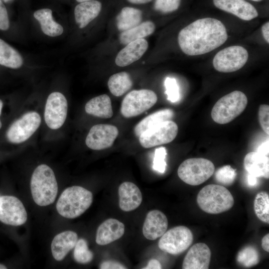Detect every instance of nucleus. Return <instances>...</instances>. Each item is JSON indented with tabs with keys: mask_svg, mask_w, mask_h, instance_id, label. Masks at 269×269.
Segmentation results:
<instances>
[{
	"mask_svg": "<svg viewBox=\"0 0 269 269\" xmlns=\"http://www.w3.org/2000/svg\"><path fill=\"white\" fill-rule=\"evenodd\" d=\"M180 2L181 0H155L153 8L164 13L172 12L179 8Z\"/></svg>",
	"mask_w": 269,
	"mask_h": 269,
	"instance_id": "c9c22d12",
	"label": "nucleus"
},
{
	"mask_svg": "<svg viewBox=\"0 0 269 269\" xmlns=\"http://www.w3.org/2000/svg\"><path fill=\"white\" fill-rule=\"evenodd\" d=\"M173 111L170 109L157 111L144 118L134 128V133L138 137L146 130L165 121L170 120L174 116Z\"/></svg>",
	"mask_w": 269,
	"mask_h": 269,
	"instance_id": "bb28decb",
	"label": "nucleus"
},
{
	"mask_svg": "<svg viewBox=\"0 0 269 269\" xmlns=\"http://www.w3.org/2000/svg\"><path fill=\"white\" fill-rule=\"evenodd\" d=\"M257 177L256 176L251 175L250 174H248L247 179H248V184L250 186H255L257 182Z\"/></svg>",
	"mask_w": 269,
	"mask_h": 269,
	"instance_id": "49530a36",
	"label": "nucleus"
},
{
	"mask_svg": "<svg viewBox=\"0 0 269 269\" xmlns=\"http://www.w3.org/2000/svg\"><path fill=\"white\" fill-rule=\"evenodd\" d=\"M249 54L243 46H230L219 51L213 59V65L217 71L230 73L241 69L247 63Z\"/></svg>",
	"mask_w": 269,
	"mask_h": 269,
	"instance_id": "1a4fd4ad",
	"label": "nucleus"
},
{
	"mask_svg": "<svg viewBox=\"0 0 269 269\" xmlns=\"http://www.w3.org/2000/svg\"><path fill=\"white\" fill-rule=\"evenodd\" d=\"M119 206L125 212L138 208L142 201L141 192L138 187L131 182H124L119 187Z\"/></svg>",
	"mask_w": 269,
	"mask_h": 269,
	"instance_id": "6ab92c4d",
	"label": "nucleus"
},
{
	"mask_svg": "<svg viewBox=\"0 0 269 269\" xmlns=\"http://www.w3.org/2000/svg\"><path fill=\"white\" fill-rule=\"evenodd\" d=\"M78 240L77 233L65 231L56 235L51 245L53 257L57 261L63 260L70 250L73 249Z\"/></svg>",
	"mask_w": 269,
	"mask_h": 269,
	"instance_id": "412c9836",
	"label": "nucleus"
},
{
	"mask_svg": "<svg viewBox=\"0 0 269 269\" xmlns=\"http://www.w3.org/2000/svg\"><path fill=\"white\" fill-rule=\"evenodd\" d=\"M68 103L65 97L58 92L48 96L45 107L44 120L51 129L57 130L64 124L67 114Z\"/></svg>",
	"mask_w": 269,
	"mask_h": 269,
	"instance_id": "f8f14e48",
	"label": "nucleus"
},
{
	"mask_svg": "<svg viewBox=\"0 0 269 269\" xmlns=\"http://www.w3.org/2000/svg\"><path fill=\"white\" fill-rule=\"evenodd\" d=\"M269 140L263 143L258 148L257 152L263 155L269 156Z\"/></svg>",
	"mask_w": 269,
	"mask_h": 269,
	"instance_id": "79ce46f5",
	"label": "nucleus"
},
{
	"mask_svg": "<svg viewBox=\"0 0 269 269\" xmlns=\"http://www.w3.org/2000/svg\"><path fill=\"white\" fill-rule=\"evenodd\" d=\"M10 22L6 8L3 1L0 0V30L6 31L8 29Z\"/></svg>",
	"mask_w": 269,
	"mask_h": 269,
	"instance_id": "58836bf2",
	"label": "nucleus"
},
{
	"mask_svg": "<svg viewBox=\"0 0 269 269\" xmlns=\"http://www.w3.org/2000/svg\"><path fill=\"white\" fill-rule=\"evenodd\" d=\"M153 0H126V1L134 5H142L148 3Z\"/></svg>",
	"mask_w": 269,
	"mask_h": 269,
	"instance_id": "a18cd8bd",
	"label": "nucleus"
},
{
	"mask_svg": "<svg viewBox=\"0 0 269 269\" xmlns=\"http://www.w3.org/2000/svg\"><path fill=\"white\" fill-rule=\"evenodd\" d=\"M255 213L262 222L269 223V195L265 191L258 193L254 202Z\"/></svg>",
	"mask_w": 269,
	"mask_h": 269,
	"instance_id": "7c9ffc66",
	"label": "nucleus"
},
{
	"mask_svg": "<svg viewBox=\"0 0 269 269\" xmlns=\"http://www.w3.org/2000/svg\"><path fill=\"white\" fill-rule=\"evenodd\" d=\"M197 202L205 212L217 214L230 210L234 205V199L231 192L224 186L209 184L199 192Z\"/></svg>",
	"mask_w": 269,
	"mask_h": 269,
	"instance_id": "20e7f679",
	"label": "nucleus"
},
{
	"mask_svg": "<svg viewBox=\"0 0 269 269\" xmlns=\"http://www.w3.org/2000/svg\"><path fill=\"white\" fill-rule=\"evenodd\" d=\"M41 121L40 115L36 112L24 114L9 127L5 134L6 139L13 144L23 142L35 132Z\"/></svg>",
	"mask_w": 269,
	"mask_h": 269,
	"instance_id": "9d476101",
	"label": "nucleus"
},
{
	"mask_svg": "<svg viewBox=\"0 0 269 269\" xmlns=\"http://www.w3.org/2000/svg\"><path fill=\"white\" fill-rule=\"evenodd\" d=\"M253 0V1H257V2H259V1H262V0Z\"/></svg>",
	"mask_w": 269,
	"mask_h": 269,
	"instance_id": "603ef678",
	"label": "nucleus"
},
{
	"mask_svg": "<svg viewBox=\"0 0 269 269\" xmlns=\"http://www.w3.org/2000/svg\"><path fill=\"white\" fill-rule=\"evenodd\" d=\"M215 166L212 161L204 158L185 160L179 165L178 177L187 184L195 186L207 180L214 173Z\"/></svg>",
	"mask_w": 269,
	"mask_h": 269,
	"instance_id": "423d86ee",
	"label": "nucleus"
},
{
	"mask_svg": "<svg viewBox=\"0 0 269 269\" xmlns=\"http://www.w3.org/2000/svg\"><path fill=\"white\" fill-rule=\"evenodd\" d=\"M103 8L98 0L80 2L75 7V20L80 28H83L99 16Z\"/></svg>",
	"mask_w": 269,
	"mask_h": 269,
	"instance_id": "4be33fe9",
	"label": "nucleus"
},
{
	"mask_svg": "<svg viewBox=\"0 0 269 269\" xmlns=\"http://www.w3.org/2000/svg\"><path fill=\"white\" fill-rule=\"evenodd\" d=\"M211 253L208 246L203 243L193 245L188 251L182 263L183 269H208Z\"/></svg>",
	"mask_w": 269,
	"mask_h": 269,
	"instance_id": "dca6fc26",
	"label": "nucleus"
},
{
	"mask_svg": "<svg viewBox=\"0 0 269 269\" xmlns=\"http://www.w3.org/2000/svg\"><path fill=\"white\" fill-rule=\"evenodd\" d=\"M237 261L240 265L245 267L255 266L259 263V253L255 247L246 246L238 252Z\"/></svg>",
	"mask_w": 269,
	"mask_h": 269,
	"instance_id": "2f4dec72",
	"label": "nucleus"
},
{
	"mask_svg": "<svg viewBox=\"0 0 269 269\" xmlns=\"http://www.w3.org/2000/svg\"><path fill=\"white\" fill-rule=\"evenodd\" d=\"M262 32L263 36L266 41V42L269 43V21L265 23L262 26Z\"/></svg>",
	"mask_w": 269,
	"mask_h": 269,
	"instance_id": "37998d69",
	"label": "nucleus"
},
{
	"mask_svg": "<svg viewBox=\"0 0 269 269\" xmlns=\"http://www.w3.org/2000/svg\"><path fill=\"white\" fill-rule=\"evenodd\" d=\"M168 220L166 215L158 210H153L147 214L143 226L142 233L149 240H155L166 231Z\"/></svg>",
	"mask_w": 269,
	"mask_h": 269,
	"instance_id": "f3484780",
	"label": "nucleus"
},
{
	"mask_svg": "<svg viewBox=\"0 0 269 269\" xmlns=\"http://www.w3.org/2000/svg\"><path fill=\"white\" fill-rule=\"evenodd\" d=\"M161 268V265L158 261L151 259L143 269H160Z\"/></svg>",
	"mask_w": 269,
	"mask_h": 269,
	"instance_id": "a19ab883",
	"label": "nucleus"
},
{
	"mask_svg": "<svg viewBox=\"0 0 269 269\" xmlns=\"http://www.w3.org/2000/svg\"><path fill=\"white\" fill-rule=\"evenodd\" d=\"M23 63L22 57L18 51L0 38V65L10 69H18Z\"/></svg>",
	"mask_w": 269,
	"mask_h": 269,
	"instance_id": "c85d7f7f",
	"label": "nucleus"
},
{
	"mask_svg": "<svg viewBox=\"0 0 269 269\" xmlns=\"http://www.w3.org/2000/svg\"><path fill=\"white\" fill-rule=\"evenodd\" d=\"M148 47V42L144 38L129 43L118 53L115 59L116 64L125 67L132 64L142 56Z\"/></svg>",
	"mask_w": 269,
	"mask_h": 269,
	"instance_id": "a211bd4d",
	"label": "nucleus"
},
{
	"mask_svg": "<svg viewBox=\"0 0 269 269\" xmlns=\"http://www.w3.org/2000/svg\"><path fill=\"white\" fill-rule=\"evenodd\" d=\"M213 2L219 9L244 20H251L259 15L255 6L245 0H213Z\"/></svg>",
	"mask_w": 269,
	"mask_h": 269,
	"instance_id": "2eb2a0df",
	"label": "nucleus"
},
{
	"mask_svg": "<svg viewBox=\"0 0 269 269\" xmlns=\"http://www.w3.org/2000/svg\"><path fill=\"white\" fill-rule=\"evenodd\" d=\"M27 215L21 201L13 196L0 197V221L12 226L24 224L27 221Z\"/></svg>",
	"mask_w": 269,
	"mask_h": 269,
	"instance_id": "ddd939ff",
	"label": "nucleus"
},
{
	"mask_svg": "<svg viewBox=\"0 0 269 269\" xmlns=\"http://www.w3.org/2000/svg\"><path fill=\"white\" fill-rule=\"evenodd\" d=\"M236 175V169L230 165H227L216 171L215 177L218 182L223 185H230L235 181Z\"/></svg>",
	"mask_w": 269,
	"mask_h": 269,
	"instance_id": "72a5a7b5",
	"label": "nucleus"
},
{
	"mask_svg": "<svg viewBox=\"0 0 269 269\" xmlns=\"http://www.w3.org/2000/svg\"><path fill=\"white\" fill-rule=\"evenodd\" d=\"M119 134L116 126L98 124L90 130L85 140L86 145L93 150H100L110 147Z\"/></svg>",
	"mask_w": 269,
	"mask_h": 269,
	"instance_id": "4468645a",
	"label": "nucleus"
},
{
	"mask_svg": "<svg viewBox=\"0 0 269 269\" xmlns=\"http://www.w3.org/2000/svg\"><path fill=\"white\" fill-rule=\"evenodd\" d=\"M166 154L165 147H160L155 149L153 161L154 170L161 173L165 172L166 166L165 161Z\"/></svg>",
	"mask_w": 269,
	"mask_h": 269,
	"instance_id": "e433bc0d",
	"label": "nucleus"
},
{
	"mask_svg": "<svg viewBox=\"0 0 269 269\" xmlns=\"http://www.w3.org/2000/svg\"><path fill=\"white\" fill-rule=\"evenodd\" d=\"M85 110L87 114L101 118L109 119L113 115L111 100L106 94L90 99L86 104Z\"/></svg>",
	"mask_w": 269,
	"mask_h": 269,
	"instance_id": "b1692460",
	"label": "nucleus"
},
{
	"mask_svg": "<svg viewBox=\"0 0 269 269\" xmlns=\"http://www.w3.org/2000/svg\"><path fill=\"white\" fill-rule=\"evenodd\" d=\"M33 16L39 22L41 30L45 35L50 37H56L63 33V28L53 19L51 9H38L34 12Z\"/></svg>",
	"mask_w": 269,
	"mask_h": 269,
	"instance_id": "393cba45",
	"label": "nucleus"
},
{
	"mask_svg": "<svg viewBox=\"0 0 269 269\" xmlns=\"http://www.w3.org/2000/svg\"><path fill=\"white\" fill-rule=\"evenodd\" d=\"M164 86L167 99L172 103L178 101L180 98L179 89L176 79L167 77L164 81Z\"/></svg>",
	"mask_w": 269,
	"mask_h": 269,
	"instance_id": "f704fd0d",
	"label": "nucleus"
},
{
	"mask_svg": "<svg viewBox=\"0 0 269 269\" xmlns=\"http://www.w3.org/2000/svg\"><path fill=\"white\" fill-rule=\"evenodd\" d=\"M125 232L124 224L117 219L110 218L98 228L96 236L97 244L104 246L121 238Z\"/></svg>",
	"mask_w": 269,
	"mask_h": 269,
	"instance_id": "aec40b11",
	"label": "nucleus"
},
{
	"mask_svg": "<svg viewBox=\"0 0 269 269\" xmlns=\"http://www.w3.org/2000/svg\"><path fill=\"white\" fill-rule=\"evenodd\" d=\"M178 131L175 122L165 121L142 133L138 137L139 141L143 147L146 148L168 143L174 139Z\"/></svg>",
	"mask_w": 269,
	"mask_h": 269,
	"instance_id": "9b49d317",
	"label": "nucleus"
},
{
	"mask_svg": "<svg viewBox=\"0 0 269 269\" xmlns=\"http://www.w3.org/2000/svg\"><path fill=\"white\" fill-rule=\"evenodd\" d=\"M142 15V10L139 8L129 6L123 7L116 16L118 29L124 31L137 26L141 21Z\"/></svg>",
	"mask_w": 269,
	"mask_h": 269,
	"instance_id": "a878e982",
	"label": "nucleus"
},
{
	"mask_svg": "<svg viewBox=\"0 0 269 269\" xmlns=\"http://www.w3.org/2000/svg\"><path fill=\"white\" fill-rule=\"evenodd\" d=\"M259 121L263 131L268 134H269V106L263 104L259 110Z\"/></svg>",
	"mask_w": 269,
	"mask_h": 269,
	"instance_id": "4c0bfd02",
	"label": "nucleus"
},
{
	"mask_svg": "<svg viewBox=\"0 0 269 269\" xmlns=\"http://www.w3.org/2000/svg\"><path fill=\"white\" fill-rule=\"evenodd\" d=\"M133 86V81L130 74L121 72L112 75L108 81L110 92L116 97L122 96Z\"/></svg>",
	"mask_w": 269,
	"mask_h": 269,
	"instance_id": "c756f323",
	"label": "nucleus"
},
{
	"mask_svg": "<svg viewBox=\"0 0 269 269\" xmlns=\"http://www.w3.org/2000/svg\"><path fill=\"white\" fill-rule=\"evenodd\" d=\"M101 269H125L127 268L119 262L108 260L104 261L100 266Z\"/></svg>",
	"mask_w": 269,
	"mask_h": 269,
	"instance_id": "ea45409f",
	"label": "nucleus"
},
{
	"mask_svg": "<svg viewBox=\"0 0 269 269\" xmlns=\"http://www.w3.org/2000/svg\"><path fill=\"white\" fill-rule=\"evenodd\" d=\"M247 104V97L244 93L234 91L221 98L215 103L211 111V117L216 123H229L244 111Z\"/></svg>",
	"mask_w": 269,
	"mask_h": 269,
	"instance_id": "39448f33",
	"label": "nucleus"
},
{
	"mask_svg": "<svg viewBox=\"0 0 269 269\" xmlns=\"http://www.w3.org/2000/svg\"><path fill=\"white\" fill-rule=\"evenodd\" d=\"M7 269L5 266L0 264V269Z\"/></svg>",
	"mask_w": 269,
	"mask_h": 269,
	"instance_id": "8fccbe9b",
	"label": "nucleus"
},
{
	"mask_svg": "<svg viewBox=\"0 0 269 269\" xmlns=\"http://www.w3.org/2000/svg\"><path fill=\"white\" fill-rule=\"evenodd\" d=\"M228 39L224 24L219 20L205 17L190 23L179 32L178 42L182 51L189 56L209 53L221 46Z\"/></svg>",
	"mask_w": 269,
	"mask_h": 269,
	"instance_id": "f257e3e1",
	"label": "nucleus"
},
{
	"mask_svg": "<svg viewBox=\"0 0 269 269\" xmlns=\"http://www.w3.org/2000/svg\"><path fill=\"white\" fill-rule=\"evenodd\" d=\"M73 257L76 262L82 264H88L92 261L93 253L89 249L87 242L85 239L78 240L74 247Z\"/></svg>",
	"mask_w": 269,
	"mask_h": 269,
	"instance_id": "473e14b6",
	"label": "nucleus"
},
{
	"mask_svg": "<svg viewBox=\"0 0 269 269\" xmlns=\"http://www.w3.org/2000/svg\"><path fill=\"white\" fill-rule=\"evenodd\" d=\"M30 190L35 203L40 206H48L55 201L58 184L53 170L47 165H38L30 180Z\"/></svg>",
	"mask_w": 269,
	"mask_h": 269,
	"instance_id": "f03ea898",
	"label": "nucleus"
},
{
	"mask_svg": "<svg viewBox=\"0 0 269 269\" xmlns=\"http://www.w3.org/2000/svg\"><path fill=\"white\" fill-rule=\"evenodd\" d=\"M1 0L4 1V2L8 3V2H11L13 0Z\"/></svg>",
	"mask_w": 269,
	"mask_h": 269,
	"instance_id": "3c124183",
	"label": "nucleus"
},
{
	"mask_svg": "<svg viewBox=\"0 0 269 269\" xmlns=\"http://www.w3.org/2000/svg\"><path fill=\"white\" fill-rule=\"evenodd\" d=\"M155 29L154 23L150 20H147L130 29L122 31L120 35L119 40L122 44L126 45L151 34Z\"/></svg>",
	"mask_w": 269,
	"mask_h": 269,
	"instance_id": "cd10ccee",
	"label": "nucleus"
},
{
	"mask_svg": "<svg viewBox=\"0 0 269 269\" xmlns=\"http://www.w3.org/2000/svg\"><path fill=\"white\" fill-rule=\"evenodd\" d=\"M262 246L266 252H269V234H266L262 240Z\"/></svg>",
	"mask_w": 269,
	"mask_h": 269,
	"instance_id": "c03bdc74",
	"label": "nucleus"
},
{
	"mask_svg": "<svg viewBox=\"0 0 269 269\" xmlns=\"http://www.w3.org/2000/svg\"><path fill=\"white\" fill-rule=\"evenodd\" d=\"M157 100V96L152 90L141 89L132 91L122 101L121 114L127 118L137 116L151 108Z\"/></svg>",
	"mask_w": 269,
	"mask_h": 269,
	"instance_id": "0eeeda50",
	"label": "nucleus"
},
{
	"mask_svg": "<svg viewBox=\"0 0 269 269\" xmlns=\"http://www.w3.org/2000/svg\"><path fill=\"white\" fill-rule=\"evenodd\" d=\"M76 1L80 2H85V1H92L94 0H75Z\"/></svg>",
	"mask_w": 269,
	"mask_h": 269,
	"instance_id": "09e8293b",
	"label": "nucleus"
},
{
	"mask_svg": "<svg viewBox=\"0 0 269 269\" xmlns=\"http://www.w3.org/2000/svg\"><path fill=\"white\" fill-rule=\"evenodd\" d=\"M160 237L158 243L159 248L172 255H179L186 251L193 240L191 231L184 226L173 227Z\"/></svg>",
	"mask_w": 269,
	"mask_h": 269,
	"instance_id": "6e6552de",
	"label": "nucleus"
},
{
	"mask_svg": "<svg viewBox=\"0 0 269 269\" xmlns=\"http://www.w3.org/2000/svg\"><path fill=\"white\" fill-rule=\"evenodd\" d=\"M244 165L249 174L256 177H269V158L257 151L247 153L244 159Z\"/></svg>",
	"mask_w": 269,
	"mask_h": 269,
	"instance_id": "5701e85b",
	"label": "nucleus"
},
{
	"mask_svg": "<svg viewBox=\"0 0 269 269\" xmlns=\"http://www.w3.org/2000/svg\"><path fill=\"white\" fill-rule=\"evenodd\" d=\"M3 103L1 99H0V129L1 128V127H2V123L0 120V116H1V114L2 112V109L3 108Z\"/></svg>",
	"mask_w": 269,
	"mask_h": 269,
	"instance_id": "de8ad7c7",
	"label": "nucleus"
},
{
	"mask_svg": "<svg viewBox=\"0 0 269 269\" xmlns=\"http://www.w3.org/2000/svg\"><path fill=\"white\" fill-rule=\"evenodd\" d=\"M92 193L80 186H73L65 189L60 196L56 210L62 217L76 218L83 214L91 205Z\"/></svg>",
	"mask_w": 269,
	"mask_h": 269,
	"instance_id": "7ed1b4c3",
	"label": "nucleus"
}]
</instances>
